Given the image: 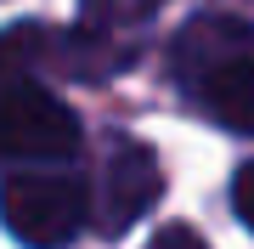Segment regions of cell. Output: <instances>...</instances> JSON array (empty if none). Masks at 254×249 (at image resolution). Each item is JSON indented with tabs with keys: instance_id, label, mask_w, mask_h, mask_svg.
Masks as SVG:
<instances>
[{
	"instance_id": "6da1fadb",
	"label": "cell",
	"mask_w": 254,
	"mask_h": 249,
	"mask_svg": "<svg viewBox=\"0 0 254 249\" xmlns=\"http://www.w3.org/2000/svg\"><path fill=\"white\" fill-rule=\"evenodd\" d=\"M175 74L203 102L209 119L254 136V34L232 17H203L175 51Z\"/></svg>"
},
{
	"instance_id": "5b68a950",
	"label": "cell",
	"mask_w": 254,
	"mask_h": 249,
	"mask_svg": "<svg viewBox=\"0 0 254 249\" xmlns=\"http://www.w3.org/2000/svg\"><path fill=\"white\" fill-rule=\"evenodd\" d=\"M232 210L243 215V227H254V165H243L232 175Z\"/></svg>"
},
{
	"instance_id": "3957f363",
	"label": "cell",
	"mask_w": 254,
	"mask_h": 249,
	"mask_svg": "<svg viewBox=\"0 0 254 249\" xmlns=\"http://www.w3.org/2000/svg\"><path fill=\"white\" fill-rule=\"evenodd\" d=\"M0 148L11 159H63L79 148V119L46 85L11 80L0 96Z\"/></svg>"
},
{
	"instance_id": "8992f818",
	"label": "cell",
	"mask_w": 254,
	"mask_h": 249,
	"mask_svg": "<svg viewBox=\"0 0 254 249\" xmlns=\"http://www.w3.org/2000/svg\"><path fill=\"white\" fill-rule=\"evenodd\" d=\"M147 249H209V244H203L192 227H164V232L147 238Z\"/></svg>"
},
{
	"instance_id": "277c9868",
	"label": "cell",
	"mask_w": 254,
	"mask_h": 249,
	"mask_svg": "<svg viewBox=\"0 0 254 249\" xmlns=\"http://www.w3.org/2000/svg\"><path fill=\"white\" fill-rule=\"evenodd\" d=\"M164 193V170L158 159L136 148V142H113L108 148V165H102V187H96V204H102V227L108 232H125L136 215H147Z\"/></svg>"
},
{
	"instance_id": "7a4b0ae2",
	"label": "cell",
	"mask_w": 254,
	"mask_h": 249,
	"mask_svg": "<svg viewBox=\"0 0 254 249\" xmlns=\"http://www.w3.org/2000/svg\"><path fill=\"white\" fill-rule=\"evenodd\" d=\"M85 187L73 175H57V170H23L6 181V227L17 232L28 249H57L68 244L73 232L85 227Z\"/></svg>"
}]
</instances>
